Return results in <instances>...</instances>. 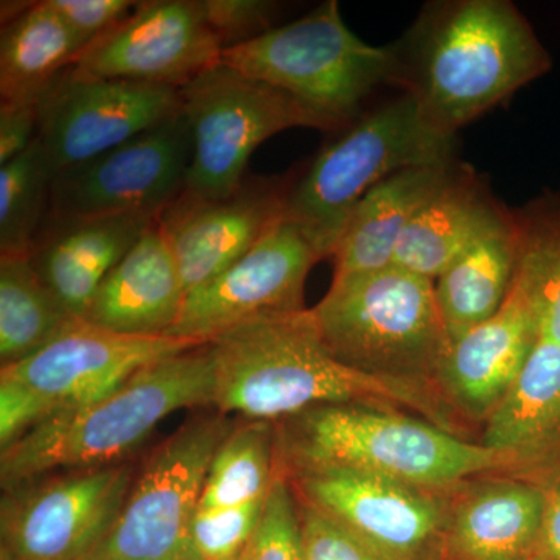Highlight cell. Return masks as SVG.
<instances>
[{"instance_id":"6da1fadb","label":"cell","mask_w":560,"mask_h":560,"mask_svg":"<svg viewBox=\"0 0 560 560\" xmlns=\"http://www.w3.org/2000/svg\"><path fill=\"white\" fill-rule=\"evenodd\" d=\"M208 345L213 407L223 415L280 422L319 405H378L407 408L459 434L458 416L438 394L371 377L335 359L311 308L249 320Z\"/></svg>"},{"instance_id":"7a4b0ae2","label":"cell","mask_w":560,"mask_h":560,"mask_svg":"<svg viewBox=\"0 0 560 560\" xmlns=\"http://www.w3.org/2000/svg\"><path fill=\"white\" fill-rule=\"evenodd\" d=\"M394 46L397 86L452 138L552 66L533 25L510 0L431 3Z\"/></svg>"},{"instance_id":"3957f363","label":"cell","mask_w":560,"mask_h":560,"mask_svg":"<svg viewBox=\"0 0 560 560\" xmlns=\"http://www.w3.org/2000/svg\"><path fill=\"white\" fill-rule=\"evenodd\" d=\"M276 433L285 474L350 469L436 490L481 475H521L510 453L378 405H319L276 422Z\"/></svg>"},{"instance_id":"277c9868","label":"cell","mask_w":560,"mask_h":560,"mask_svg":"<svg viewBox=\"0 0 560 560\" xmlns=\"http://www.w3.org/2000/svg\"><path fill=\"white\" fill-rule=\"evenodd\" d=\"M213 382L208 342L142 368L102 399L57 412L3 448V490L57 470L124 463L173 412L213 407Z\"/></svg>"},{"instance_id":"5b68a950","label":"cell","mask_w":560,"mask_h":560,"mask_svg":"<svg viewBox=\"0 0 560 560\" xmlns=\"http://www.w3.org/2000/svg\"><path fill=\"white\" fill-rule=\"evenodd\" d=\"M311 311L324 345L346 366L442 399L438 377L452 342L433 280L389 265L334 279Z\"/></svg>"},{"instance_id":"8992f818","label":"cell","mask_w":560,"mask_h":560,"mask_svg":"<svg viewBox=\"0 0 560 560\" xmlns=\"http://www.w3.org/2000/svg\"><path fill=\"white\" fill-rule=\"evenodd\" d=\"M455 145L456 138L434 128L405 92L320 151L300 183L287 191L283 219L304 232L320 259L334 257L368 191L407 168L452 164Z\"/></svg>"},{"instance_id":"52a82bcc","label":"cell","mask_w":560,"mask_h":560,"mask_svg":"<svg viewBox=\"0 0 560 560\" xmlns=\"http://www.w3.org/2000/svg\"><path fill=\"white\" fill-rule=\"evenodd\" d=\"M221 62L289 92L334 131L348 127L361 103L382 84H397L399 75L396 46L360 39L342 21L337 0L224 50Z\"/></svg>"},{"instance_id":"ba28073f","label":"cell","mask_w":560,"mask_h":560,"mask_svg":"<svg viewBox=\"0 0 560 560\" xmlns=\"http://www.w3.org/2000/svg\"><path fill=\"white\" fill-rule=\"evenodd\" d=\"M191 158L186 190L221 200L245 186L250 154L290 128L334 131L326 119L289 92L249 79L220 62L179 88Z\"/></svg>"},{"instance_id":"9c48e42d","label":"cell","mask_w":560,"mask_h":560,"mask_svg":"<svg viewBox=\"0 0 560 560\" xmlns=\"http://www.w3.org/2000/svg\"><path fill=\"white\" fill-rule=\"evenodd\" d=\"M232 429L217 411L195 416L162 442L135 477L113 528L84 560H183L210 463Z\"/></svg>"},{"instance_id":"30bf717a","label":"cell","mask_w":560,"mask_h":560,"mask_svg":"<svg viewBox=\"0 0 560 560\" xmlns=\"http://www.w3.org/2000/svg\"><path fill=\"white\" fill-rule=\"evenodd\" d=\"M136 471L117 463L47 474L3 490L0 552L11 560H84L113 528Z\"/></svg>"},{"instance_id":"8fae6325","label":"cell","mask_w":560,"mask_h":560,"mask_svg":"<svg viewBox=\"0 0 560 560\" xmlns=\"http://www.w3.org/2000/svg\"><path fill=\"white\" fill-rule=\"evenodd\" d=\"M285 475L298 500L329 515L383 558L444 560L452 489L418 488L350 469Z\"/></svg>"},{"instance_id":"7c38bea8","label":"cell","mask_w":560,"mask_h":560,"mask_svg":"<svg viewBox=\"0 0 560 560\" xmlns=\"http://www.w3.org/2000/svg\"><path fill=\"white\" fill-rule=\"evenodd\" d=\"M191 158L183 113L58 173L51 184L50 220L92 219L119 213H162L186 189Z\"/></svg>"},{"instance_id":"4fadbf2b","label":"cell","mask_w":560,"mask_h":560,"mask_svg":"<svg viewBox=\"0 0 560 560\" xmlns=\"http://www.w3.org/2000/svg\"><path fill=\"white\" fill-rule=\"evenodd\" d=\"M179 113L178 88L95 79L70 68L40 101L38 140L57 176Z\"/></svg>"},{"instance_id":"5bb4252c","label":"cell","mask_w":560,"mask_h":560,"mask_svg":"<svg viewBox=\"0 0 560 560\" xmlns=\"http://www.w3.org/2000/svg\"><path fill=\"white\" fill-rule=\"evenodd\" d=\"M319 260L304 232L282 215L242 259L187 294L168 337L206 345L249 320L305 311V282Z\"/></svg>"},{"instance_id":"9a60e30c","label":"cell","mask_w":560,"mask_h":560,"mask_svg":"<svg viewBox=\"0 0 560 560\" xmlns=\"http://www.w3.org/2000/svg\"><path fill=\"white\" fill-rule=\"evenodd\" d=\"M521 265L506 301L492 318L452 342L438 389L458 419L481 420L499 408L540 335V271L523 219Z\"/></svg>"},{"instance_id":"2e32d148","label":"cell","mask_w":560,"mask_h":560,"mask_svg":"<svg viewBox=\"0 0 560 560\" xmlns=\"http://www.w3.org/2000/svg\"><path fill=\"white\" fill-rule=\"evenodd\" d=\"M223 46L201 2L150 0L95 39L72 66L95 79L183 88L220 65Z\"/></svg>"},{"instance_id":"e0dca14e","label":"cell","mask_w":560,"mask_h":560,"mask_svg":"<svg viewBox=\"0 0 560 560\" xmlns=\"http://www.w3.org/2000/svg\"><path fill=\"white\" fill-rule=\"evenodd\" d=\"M200 346L184 338L130 337L73 319L27 360L2 368L0 377L31 386L65 411L102 399L142 368Z\"/></svg>"},{"instance_id":"ac0fdd59","label":"cell","mask_w":560,"mask_h":560,"mask_svg":"<svg viewBox=\"0 0 560 560\" xmlns=\"http://www.w3.org/2000/svg\"><path fill=\"white\" fill-rule=\"evenodd\" d=\"M285 194L268 183H245L221 200L186 190L160 215V226L178 264L184 289L215 279L242 259L283 215Z\"/></svg>"},{"instance_id":"d6986e66","label":"cell","mask_w":560,"mask_h":560,"mask_svg":"<svg viewBox=\"0 0 560 560\" xmlns=\"http://www.w3.org/2000/svg\"><path fill=\"white\" fill-rule=\"evenodd\" d=\"M544 504V486L518 475L459 482L448 495L444 560L533 559Z\"/></svg>"},{"instance_id":"ffe728a7","label":"cell","mask_w":560,"mask_h":560,"mask_svg":"<svg viewBox=\"0 0 560 560\" xmlns=\"http://www.w3.org/2000/svg\"><path fill=\"white\" fill-rule=\"evenodd\" d=\"M160 215L131 212L50 220L28 259L66 312L72 318L84 319L103 280Z\"/></svg>"},{"instance_id":"44dd1931","label":"cell","mask_w":560,"mask_h":560,"mask_svg":"<svg viewBox=\"0 0 560 560\" xmlns=\"http://www.w3.org/2000/svg\"><path fill=\"white\" fill-rule=\"evenodd\" d=\"M186 298L158 220L103 280L84 320L130 337H168Z\"/></svg>"},{"instance_id":"7402d4cb","label":"cell","mask_w":560,"mask_h":560,"mask_svg":"<svg viewBox=\"0 0 560 560\" xmlns=\"http://www.w3.org/2000/svg\"><path fill=\"white\" fill-rule=\"evenodd\" d=\"M480 442L514 456L518 477L541 485L560 474V342L539 335L517 381L486 420Z\"/></svg>"},{"instance_id":"603a6c76","label":"cell","mask_w":560,"mask_h":560,"mask_svg":"<svg viewBox=\"0 0 560 560\" xmlns=\"http://www.w3.org/2000/svg\"><path fill=\"white\" fill-rule=\"evenodd\" d=\"M508 215L470 168L456 165L447 183L408 224L393 265L434 282Z\"/></svg>"},{"instance_id":"cb8c5ba5","label":"cell","mask_w":560,"mask_h":560,"mask_svg":"<svg viewBox=\"0 0 560 560\" xmlns=\"http://www.w3.org/2000/svg\"><path fill=\"white\" fill-rule=\"evenodd\" d=\"M456 162L407 168L368 191L335 250L334 279L393 265L401 235L416 213L447 183Z\"/></svg>"},{"instance_id":"d4e9b609","label":"cell","mask_w":560,"mask_h":560,"mask_svg":"<svg viewBox=\"0 0 560 560\" xmlns=\"http://www.w3.org/2000/svg\"><path fill=\"white\" fill-rule=\"evenodd\" d=\"M523 235V219L508 215L434 280L451 342L500 311L521 265Z\"/></svg>"},{"instance_id":"484cf974","label":"cell","mask_w":560,"mask_h":560,"mask_svg":"<svg viewBox=\"0 0 560 560\" xmlns=\"http://www.w3.org/2000/svg\"><path fill=\"white\" fill-rule=\"evenodd\" d=\"M84 47L47 0L16 7L0 36L2 102H39Z\"/></svg>"},{"instance_id":"4316f807","label":"cell","mask_w":560,"mask_h":560,"mask_svg":"<svg viewBox=\"0 0 560 560\" xmlns=\"http://www.w3.org/2000/svg\"><path fill=\"white\" fill-rule=\"evenodd\" d=\"M73 319L47 289L28 256L0 257L2 368L27 360Z\"/></svg>"},{"instance_id":"83f0119b","label":"cell","mask_w":560,"mask_h":560,"mask_svg":"<svg viewBox=\"0 0 560 560\" xmlns=\"http://www.w3.org/2000/svg\"><path fill=\"white\" fill-rule=\"evenodd\" d=\"M278 469L276 422L245 420L234 425L213 455L198 510H226L267 499Z\"/></svg>"},{"instance_id":"f1b7e54d","label":"cell","mask_w":560,"mask_h":560,"mask_svg":"<svg viewBox=\"0 0 560 560\" xmlns=\"http://www.w3.org/2000/svg\"><path fill=\"white\" fill-rule=\"evenodd\" d=\"M51 171L39 140L31 149L0 165V253L28 256L50 209Z\"/></svg>"},{"instance_id":"f546056e","label":"cell","mask_w":560,"mask_h":560,"mask_svg":"<svg viewBox=\"0 0 560 560\" xmlns=\"http://www.w3.org/2000/svg\"><path fill=\"white\" fill-rule=\"evenodd\" d=\"M265 501L197 510L187 530L183 560H238L259 525Z\"/></svg>"},{"instance_id":"4dcf8cb0","label":"cell","mask_w":560,"mask_h":560,"mask_svg":"<svg viewBox=\"0 0 560 560\" xmlns=\"http://www.w3.org/2000/svg\"><path fill=\"white\" fill-rule=\"evenodd\" d=\"M238 560H304L296 495L280 467L259 525Z\"/></svg>"},{"instance_id":"1f68e13d","label":"cell","mask_w":560,"mask_h":560,"mask_svg":"<svg viewBox=\"0 0 560 560\" xmlns=\"http://www.w3.org/2000/svg\"><path fill=\"white\" fill-rule=\"evenodd\" d=\"M540 271V335L560 342V202L528 217Z\"/></svg>"},{"instance_id":"d6a6232c","label":"cell","mask_w":560,"mask_h":560,"mask_svg":"<svg viewBox=\"0 0 560 560\" xmlns=\"http://www.w3.org/2000/svg\"><path fill=\"white\" fill-rule=\"evenodd\" d=\"M298 511L304 560H388L311 504L298 500Z\"/></svg>"},{"instance_id":"836d02e7","label":"cell","mask_w":560,"mask_h":560,"mask_svg":"<svg viewBox=\"0 0 560 560\" xmlns=\"http://www.w3.org/2000/svg\"><path fill=\"white\" fill-rule=\"evenodd\" d=\"M209 27L219 38L223 51L242 46L270 32L278 3L267 0H202Z\"/></svg>"},{"instance_id":"e575fe53","label":"cell","mask_w":560,"mask_h":560,"mask_svg":"<svg viewBox=\"0 0 560 560\" xmlns=\"http://www.w3.org/2000/svg\"><path fill=\"white\" fill-rule=\"evenodd\" d=\"M60 412L54 401L24 383L0 377V447H10L44 420Z\"/></svg>"},{"instance_id":"d590c367","label":"cell","mask_w":560,"mask_h":560,"mask_svg":"<svg viewBox=\"0 0 560 560\" xmlns=\"http://www.w3.org/2000/svg\"><path fill=\"white\" fill-rule=\"evenodd\" d=\"M72 28L84 49L108 33L135 10L131 0H47Z\"/></svg>"},{"instance_id":"8d00e7d4","label":"cell","mask_w":560,"mask_h":560,"mask_svg":"<svg viewBox=\"0 0 560 560\" xmlns=\"http://www.w3.org/2000/svg\"><path fill=\"white\" fill-rule=\"evenodd\" d=\"M39 102L0 103V165L25 153L39 135Z\"/></svg>"},{"instance_id":"74e56055","label":"cell","mask_w":560,"mask_h":560,"mask_svg":"<svg viewBox=\"0 0 560 560\" xmlns=\"http://www.w3.org/2000/svg\"><path fill=\"white\" fill-rule=\"evenodd\" d=\"M541 486L545 490L544 514L530 560H560V474Z\"/></svg>"}]
</instances>
